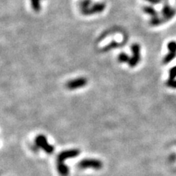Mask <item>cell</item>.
<instances>
[{
	"label": "cell",
	"mask_w": 176,
	"mask_h": 176,
	"mask_svg": "<svg viewBox=\"0 0 176 176\" xmlns=\"http://www.w3.org/2000/svg\"><path fill=\"white\" fill-rule=\"evenodd\" d=\"M142 11L145 13L151 16V17H154V16H158V12L153 6H144L142 7Z\"/></svg>",
	"instance_id": "8fae6325"
},
{
	"label": "cell",
	"mask_w": 176,
	"mask_h": 176,
	"mask_svg": "<svg viewBox=\"0 0 176 176\" xmlns=\"http://www.w3.org/2000/svg\"><path fill=\"white\" fill-rule=\"evenodd\" d=\"M167 86L169 88H173V89H176V79H169L166 82Z\"/></svg>",
	"instance_id": "9a60e30c"
},
{
	"label": "cell",
	"mask_w": 176,
	"mask_h": 176,
	"mask_svg": "<svg viewBox=\"0 0 176 176\" xmlns=\"http://www.w3.org/2000/svg\"><path fill=\"white\" fill-rule=\"evenodd\" d=\"M131 52H132V56L130 57L128 64L131 68H134V67H136L138 65L141 58L140 46H139V44H133L131 46Z\"/></svg>",
	"instance_id": "3957f363"
},
{
	"label": "cell",
	"mask_w": 176,
	"mask_h": 176,
	"mask_svg": "<svg viewBox=\"0 0 176 176\" xmlns=\"http://www.w3.org/2000/svg\"><path fill=\"white\" fill-rule=\"evenodd\" d=\"M176 78V66H174L169 70V79Z\"/></svg>",
	"instance_id": "e0dca14e"
},
{
	"label": "cell",
	"mask_w": 176,
	"mask_h": 176,
	"mask_svg": "<svg viewBox=\"0 0 176 176\" xmlns=\"http://www.w3.org/2000/svg\"><path fill=\"white\" fill-rule=\"evenodd\" d=\"M167 48H168L169 52L163 59V63L167 65L173 61L176 57V42L170 41L167 44Z\"/></svg>",
	"instance_id": "8992f818"
},
{
	"label": "cell",
	"mask_w": 176,
	"mask_h": 176,
	"mask_svg": "<svg viewBox=\"0 0 176 176\" xmlns=\"http://www.w3.org/2000/svg\"><path fill=\"white\" fill-rule=\"evenodd\" d=\"M35 144L38 148L43 149L47 154H52L54 151V147L48 142L47 139L43 134H39L36 137Z\"/></svg>",
	"instance_id": "6da1fadb"
},
{
	"label": "cell",
	"mask_w": 176,
	"mask_h": 176,
	"mask_svg": "<svg viewBox=\"0 0 176 176\" xmlns=\"http://www.w3.org/2000/svg\"><path fill=\"white\" fill-rule=\"evenodd\" d=\"M120 46V44L118 43H117V42H112V43H111L110 45H108L106 46V48H104V51H110L111 49H113V48H117L118 46Z\"/></svg>",
	"instance_id": "2e32d148"
},
{
	"label": "cell",
	"mask_w": 176,
	"mask_h": 176,
	"mask_svg": "<svg viewBox=\"0 0 176 176\" xmlns=\"http://www.w3.org/2000/svg\"><path fill=\"white\" fill-rule=\"evenodd\" d=\"M42 0H30L31 2V6L32 9L36 12L40 11L41 6H40V2H41Z\"/></svg>",
	"instance_id": "5bb4252c"
},
{
	"label": "cell",
	"mask_w": 176,
	"mask_h": 176,
	"mask_svg": "<svg viewBox=\"0 0 176 176\" xmlns=\"http://www.w3.org/2000/svg\"><path fill=\"white\" fill-rule=\"evenodd\" d=\"M161 16L165 19V22L169 21L173 19L176 14V10L175 8L172 7L168 3H165L161 9Z\"/></svg>",
	"instance_id": "ba28073f"
},
{
	"label": "cell",
	"mask_w": 176,
	"mask_h": 176,
	"mask_svg": "<svg viewBox=\"0 0 176 176\" xmlns=\"http://www.w3.org/2000/svg\"><path fill=\"white\" fill-rule=\"evenodd\" d=\"M145 1L148 2L152 4V5H157V4L161 2V0H145Z\"/></svg>",
	"instance_id": "ac0fdd59"
},
{
	"label": "cell",
	"mask_w": 176,
	"mask_h": 176,
	"mask_svg": "<svg viewBox=\"0 0 176 176\" xmlns=\"http://www.w3.org/2000/svg\"><path fill=\"white\" fill-rule=\"evenodd\" d=\"M78 167L80 169L93 168L95 169H100L103 167V163L98 159H83L78 164Z\"/></svg>",
	"instance_id": "7a4b0ae2"
},
{
	"label": "cell",
	"mask_w": 176,
	"mask_h": 176,
	"mask_svg": "<svg viewBox=\"0 0 176 176\" xmlns=\"http://www.w3.org/2000/svg\"><path fill=\"white\" fill-rule=\"evenodd\" d=\"M92 4H93L92 0H82L79 3L80 11L82 12V13H83L84 11H87V10L90 7Z\"/></svg>",
	"instance_id": "7c38bea8"
},
{
	"label": "cell",
	"mask_w": 176,
	"mask_h": 176,
	"mask_svg": "<svg viewBox=\"0 0 176 176\" xmlns=\"http://www.w3.org/2000/svg\"><path fill=\"white\" fill-rule=\"evenodd\" d=\"M88 84V79L85 77H79L68 81L65 87L69 90H75L77 89L84 88Z\"/></svg>",
	"instance_id": "277c9868"
},
{
	"label": "cell",
	"mask_w": 176,
	"mask_h": 176,
	"mask_svg": "<svg viewBox=\"0 0 176 176\" xmlns=\"http://www.w3.org/2000/svg\"><path fill=\"white\" fill-rule=\"evenodd\" d=\"M165 23V19H163V17H159V16H154V17H151L150 19V24L153 27H156V26H159L161 24Z\"/></svg>",
	"instance_id": "30bf717a"
},
{
	"label": "cell",
	"mask_w": 176,
	"mask_h": 176,
	"mask_svg": "<svg viewBox=\"0 0 176 176\" xmlns=\"http://www.w3.org/2000/svg\"><path fill=\"white\" fill-rule=\"evenodd\" d=\"M118 60L119 62L120 63H125V62H129V60H130V57L127 54H125V52H121V53L118 55Z\"/></svg>",
	"instance_id": "4fadbf2b"
},
{
	"label": "cell",
	"mask_w": 176,
	"mask_h": 176,
	"mask_svg": "<svg viewBox=\"0 0 176 176\" xmlns=\"http://www.w3.org/2000/svg\"><path fill=\"white\" fill-rule=\"evenodd\" d=\"M105 8H106V5L103 2H97L94 4L93 3L90 7L82 14L85 16H90L93 15V14L100 13L104 11Z\"/></svg>",
	"instance_id": "52a82bcc"
},
{
	"label": "cell",
	"mask_w": 176,
	"mask_h": 176,
	"mask_svg": "<svg viewBox=\"0 0 176 176\" xmlns=\"http://www.w3.org/2000/svg\"><path fill=\"white\" fill-rule=\"evenodd\" d=\"M80 151L79 149H69L66 151H62L60 154L57 156L56 161L57 162H64L65 161L68 159L76 157L79 155Z\"/></svg>",
	"instance_id": "5b68a950"
},
{
	"label": "cell",
	"mask_w": 176,
	"mask_h": 176,
	"mask_svg": "<svg viewBox=\"0 0 176 176\" xmlns=\"http://www.w3.org/2000/svg\"><path fill=\"white\" fill-rule=\"evenodd\" d=\"M56 169L61 176H68L69 174V168L64 162H57Z\"/></svg>",
	"instance_id": "9c48e42d"
}]
</instances>
